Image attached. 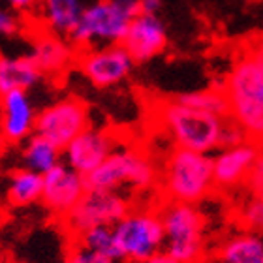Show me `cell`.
Wrapping results in <instances>:
<instances>
[{
  "mask_svg": "<svg viewBox=\"0 0 263 263\" xmlns=\"http://www.w3.org/2000/svg\"><path fill=\"white\" fill-rule=\"evenodd\" d=\"M230 119L245 130L248 141L263 145V42L250 45L224 79Z\"/></svg>",
  "mask_w": 263,
  "mask_h": 263,
  "instance_id": "obj_1",
  "label": "cell"
},
{
  "mask_svg": "<svg viewBox=\"0 0 263 263\" xmlns=\"http://www.w3.org/2000/svg\"><path fill=\"white\" fill-rule=\"evenodd\" d=\"M158 188L162 201L199 205L216 188L213 156L175 147L162 164Z\"/></svg>",
  "mask_w": 263,
  "mask_h": 263,
  "instance_id": "obj_2",
  "label": "cell"
},
{
  "mask_svg": "<svg viewBox=\"0 0 263 263\" xmlns=\"http://www.w3.org/2000/svg\"><path fill=\"white\" fill-rule=\"evenodd\" d=\"M139 13V0H96L85 6L70 42L79 51L119 45Z\"/></svg>",
  "mask_w": 263,
  "mask_h": 263,
  "instance_id": "obj_3",
  "label": "cell"
},
{
  "mask_svg": "<svg viewBox=\"0 0 263 263\" xmlns=\"http://www.w3.org/2000/svg\"><path fill=\"white\" fill-rule=\"evenodd\" d=\"M158 121L177 148L213 154L220 151L224 119L192 109L179 102H165L158 107Z\"/></svg>",
  "mask_w": 263,
  "mask_h": 263,
  "instance_id": "obj_4",
  "label": "cell"
},
{
  "mask_svg": "<svg viewBox=\"0 0 263 263\" xmlns=\"http://www.w3.org/2000/svg\"><path fill=\"white\" fill-rule=\"evenodd\" d=\"M158 165L147 153L134 147H119L98 170L87 177V188L111 192L132 188L134 192H148L158 186Z\"/></svg>",
  "mask_w": 263,
  "mask_h": 263,
  "instance_id": "obj_5",
  "label": "cell"
},
{
  "mask_svg": "<svg viewBox=\"0 0 263 263\" xmlns=\"http://www.w3.org/2000/svg\"><path fill=\"white\" fill-rule=\"evenodd\" d=\"M158 209L165 233L164 252L179 263H201L207 241L205 216L197 205L164 201Z\"/></svg>",
  "mask_w": 263,
  "mask_h": 263,
  "instance_id": "obj_6",
  "label": "cell"
},
{
  "mask_svg": "<svg viewBox=\"0 0 263 263\" xmlns=\"http://www.w3.org/2000/svg\"><path fill=\"white\" fill-rule=\"evenodd\" d=\"M113 231L124 263H143L164 252L165 233L158 207H132Z\"/></svg>",
  "mask_w": 263,
  "mask_h": 263,
  "instance_id": "obj_7",
  "label": "cell"
},
{
  "mask_svg": "<svg viewBox=\"0 0 263 263\" xmlns=\"http://www.w3.org/2000/svg\"><path fill=\"white\" fill-rule=\"evenodd\" d=\"M130 211L132 201L126 194L88 188L76 209L62 220V228L73 241L92 228H102V226L113 228Z\"/></svg>",
  "mask_w": 263,
  "mask_h": 263,
  "instance_id": "obj_8",
  "label": "cell"
},
{
  "mask_svg": "<svg viewBox=\"0 0 263 263\" xmlns=\"http://www.w3.org/2000/svg\"><path fill=\"white\" fill-rule=\"evenodd\" d=\"M88 126L90 121H88L87 104L76 96H68L38 111L34 134L45 137L47 141L64 151Z\"/></svg>",
  "mask_w": 263,
  "mask_h": 263,
  "instance_id": "obj_9",
  "label": "cell"
},
{
  "mask_svg": "<svg viewBox=\"0 0 263 263\" xmlns=\"http://www.w3.org/2000/svg\"><path fill=\"white\" fill-rule=\"evenodd\" d=\"M136 62L128 51L119 45H105L79 51L77 66L88 81L98 88H109L122 83L134 70Z\"/></svg>",
  "mask_w": 263,
  "mask_h": 263,
  "instance_id": "obj_10",
  "label": "cell"
},
{
  "mask_svg": "<svg viewBox=\"0 0 263 263\" xmlns=\"http://www.w3.org/2000/svg\"><path fill=\"white\" fill-rule=\"evenodd\" d=\"M119 148L115 134L96 126H88L62 151V162L87 179Z\"/></svg>",
  "mask_w": 263,
  "mask_h": 263,
  "instance_id": "obj_11",
  "label": "cell"
},
{
  "mask_svg": "<svg viewBox=\"0 0 263 263\" xmlns=\"http://www.w3.org/2000/svg\"><path fill=\"white\" fill-rule=\"evenodd\" d=\"M87 190V179L71 170L68 164L61 162L47 175H44L42 205L62 222L81 201Z\"/></svg>",
  "mask_w": 263,
  "mask_h": 263,
  "instance_id": "obj_12",
  "label": "cell"
},
{
  "mask_svg": "<svg viewBox=\"0 0 263 263\" xmlns=\"http://www.w3.org/2000/svg\"><path fill=\"white\" fill-rule=\"evenodd\" d=\"M36 119H38V111L34 107L28 92L17 90V92H10L4 98H0L2 141L10 145L25 143L36 132Z\"/></svg>",
  "mask_w": 263,
  "mask_h": 263,
  "instance_id": "obj_13",
  "label": "cell"
},
{
  "mask_svg": "<svg viewBox=\"0 0 263 263\" xmlns=\"http://www.w3.org/2000/svg\"><path fill=\"white\" fill-rule=\"evenodd\" d=\"M259 158H261V151L252 141H247L231 148H220L213 156L216 188L230 190V188L242 184Z\"/></svg>",
  "mask_w": 263,
  "mask_h": 263,
  "instance_id": "obj_14",
  "label": "cell"
},
{
  "mask_svg": "<svg viewBox=\"0 0 263 263\" xmlns=\"http://www.w3.org/2000/svg\"><path fill=\"white\" fill-rule=\"evenodd\" d=\"M122 47L134 62H148L167 47V30L158 15H139L132 21Z\"/></svg>",
  "mask_w": 263,
  "mask_h": 263,
  "instance_id": "obj_15",
  "label": "cell"
},
{
  "mask_svg": "<svg viewBox=\"0 0 263 263\" xmlns=\"http://www.w3.org/2000/svg\"><path fill=\"white\" fill-rule=\"evenodd\" d=\"M28 59L44 76H59L73 64L77 59V51L64 36H57L47 30L32 38Z\"/></svg>",
  "mask_w": 263,
  "mask_h": 263,
  "instance_id": "obj_16",
  "label": "cell"
},
{
  "mask_svg": "<svg viewBox=\"0 0 263 263\" xmlns=\"http://www.w3.org/2000/svg\"><path fill=\"white\" fill-rule=\"evenodd\" d=\"M42 79H44V73L28 59V55H0V98H4L10 92H17V90L28 92L30 88L40 85Z\"/></svg>",
  "mask_w": 263,
  "mask_h": 263,
  "instance_id": "obj_17",
  "label": "cell"
},
{
  "mask_svg": "<svg viewBox=\"0 0 263 263\" xmlns=\"http://www.w3.org/2000/svg\"><path fill=\"white\" fill-rule=\"evenodd\" d=\"M81 0H40V13L47 30L57 36H68L73 32L83 15Z\"/></svg>",
  "mask_w": 263,
  "mask_h": 263,
  "instance_id": "obj_18",
  "label": "cell"
},
{
  "mask_svg": "<svg viewBox=\"0 0 263 263\" xmlns=\"http://www.w3.org/2000/svg\"><path fill=\"white\" fill-rule=\"evenodd\" d=\"M42 194L44 175H38L25 167H17L8 175L6 199L11 207H30L34 203H42Z\"/></svg>",
  "mask_w": 263,
  "mask_h": 263,
  "instance_id": "obj_19",
  "label": "cell"
},
{
  "mask_svg": "<svg viewBox=\"0 0 263 263\" xmlns=\"http://www.w3.org/2000/svg\"><path fill=\"white\" fill-rule=\"evenodd\" d=\"M62 162V151L45 137L34 134L23 143L21 167L30 170L38 175H47L53 167Z\"/></svg>",
  "mask_w": 263,
  "mask_h": 263,
  "instance_id": "obj_20",
  "label": "cell"
},
{
  "mask_svg": "<svg viewBox=\"0 0 263 263\" xmlns=\"http://www.w3.org/2000/svg\"><path fill=\"white\" fill-rule=\"evenodd\" d=\"M222 263H263V235L241 231L222 242L218 250Z\"/></svg>",
  "mask_w": 263,
  "mask_h": 263,
  "instance_id": "obj_21",
  "label": "cell"
},
{
  "mask_svg": "<svg viewBox=\"0 0 263 263\" xmlns=\"http://www.w3.org/2000/svg\"><path fill=\"white\" fill-rule=\"evenodd\" d=\"M175 102L192 107V109L211 113L220 119L230 117V104L226 98V92L222 88H205V90H192V92H182L175 98Z\"/></svg>",
  "mask_w": 263,
  "mask_h": 263,
  "instance_id": "obj_22",
  "label": "cell"
},
{
  "mask_svg": "<svg viewBox=\"0 0 263 263\" xmlns=\"http://www.w3.org/2000/svg\"><path fill=\"white\" fill-rule=\"evenodd\" d=\"M76 242H79L81 247L88 248L96 254H102L105 258H111L115 261L121 263V252H119V245L115 239V231L109 226H102V228H92L87 233H83L81 237L73 239Z\"/></svg>",
  "mask_w": 263,
  "mask_h": 263,
  "instance_id": "obj_23",
  "label": "cell"
},
{
  "mask_svg": "<svg viewBox=\"0 0 263 263\" xmlns=\"http://www.w3.org/2000/svg\"><path fill=\"white\" fill-rule=\"evenodd\" d=\"M239 218H241L242 226L247 228V231H254V233H261L263 235V199L250 197L242 205Z\"/></svg>",
  "mask_w": 263,
  "mask_h": 263,
  "instance_id": "obj_24",
  "label": "cell"
},
{
  "mask_svg": "<svg viewBox=\"0 0 263 263\" xmlns=\"http://www.w3.org/2000/svg\"><path fill=\"white\" fill-rule=\"evenodd\" d=\"M64 263H119V261H115V259H111V258H105L102 254H96V252H92V250H88V248L81 247L79 242L71 241L70 248H68V252H66Z\"/></svg>",
  "mask_w": 263,
  "mask_h": 263,
  "instance_id": "obj_25",
  "label": "cell"
},
{
  "mask_svg": "<svg viewBox=\"0 0 263 263\" xmlns=\"http://www.w3.org/2000/svg\"><path fill=\"white\" fill-rule=\"evenodd\" d=\"M247 141L248 137L245 130L235 121H231L230 117L224 119V126H222V134H220V148H231Z\"/></svg>",
  "mask_w": 263,
  "mask_h": 263,
  "instance_id": "obj_26",
  "label": "cell"
},
{
  "mask_svg": "<svg viewBox=\"0 0 263 263\" xmlns=\"http://www.w3.org/2000/svg\"><path fill=\"white\" fill-rule=\"evenodd\" d=\"M245 184H247L250 196L263 199V154H261V158L256 162V165L252 167V171L248 173Z\"/></svg>",
  "mask_w": 263,
  "mask_h": 263,
  "instance_id": "obj_27",
  "label": "cell"
},
{
  "mask_svg": "<svg viewBox=\"0 0 263 263\" xmlns=\"http://www.w3.org/2000/svg\"><path fill=\"white\" fill-rule=\"evenodd\" d=\"M19 30V19L10 8H0V36H11Z\"/></svg>",
  "mask_w": 263,
  "mask_h": 263,
  "instance_id": "obj_28",
  "label": "cell"
},
{
  "mask_svg": "<svg viewBox=\"0 0 263 263\" xmlns=\"http://www.w3.org/2000/svg\"><path fill=\"white\" fill-rule=\"evenodd\" d=\"M162 10V0H139V11L145 15H158Z\"/></svg>",
  "mask_w": 263,
  "mask_h": 263,
  "instance_id": "obj_29",
  "label": "cell"
},
{
  "mask_svg": "<svg viewBox=\"0 0 263 263\" xmlns=\"http://www.w3.org/2000/svg\"><path fill=\"white\" fill-rule=\"evenodd\" d=\"M11 11H28L38 4V0H4Z\"/></svg>",
  "mask_w": 263,
  "mask_h": 263,
  "instance_id": "obj_30",
  "label": "cell"
},
{
  "mask_svg": "<svg viewBox=\"0 0 263 263\" xmlns=\"http://www.w3.org/2000/svg\"><path fill=\"white\" fill-rule=\"evenodd\" d=\"M143 263H179V261H175V259L171 258V256H167L165 252H160L158 256H154V258L147 259V261Z\"/></svg>",
  "mask_w": 263,
  "mask_h": 263,
  "instance_id": "obj_31",
  "label": "cell"
},
{
  "mask_svg": "<svg viewBox=\"0 0 263 263\" xmlns=\"http://www.w3.org/2000/svg\"><path fill=\"white\" fill-rule=\"evenodd\" d=\"M0 263H8V259H6L4 256H2V254H0Z\"/></svg>",
  "mask_w": 263,
  "mask_h": 263,
  "instance_id": "obj_32",
  "label": "cell"
},
{
  "mask_svg": "<svg viewBox=\"0 0 263 263\" xmlns=\"http://www.w3.org/2000/svg\"><path fill=\"white\" fill-rule=\"evenodd\" d=\"M2 2H4V0H2Z\"/></svg>",
  "mask_w": 263,
  "mask_h": 263,
  "instance_id": "obj_33",
  "label": "cell"
}]
</instances>
